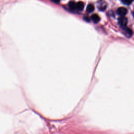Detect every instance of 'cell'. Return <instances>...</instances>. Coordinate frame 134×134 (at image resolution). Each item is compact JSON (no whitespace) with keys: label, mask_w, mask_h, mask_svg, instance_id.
I'll list each match as a JSON object with an SVG mask.
<instances>
[{"label":"cell","mask_w":134,"mask_h":134,"mask_svg":"<svg viewBox=\"0 0 134 134\" xmlns=\"http://www.w3.org/2000/svg\"><path fill=\"white\" fill-rule=\"evenodd\" d=\"M68 6H69L70 9H72V10H74V9H76L77 3H75L74 2H70L69 4H68Z\"/></svg>","instance_id":"obj_8"},{"label":"cell","mask_w":134,"mask_h":134,"mask_svg":"<svg viewBox=\"0 0 134 134\" xmlns=\"http://www.w3.org/2000/svg\"><path fill=\"white\" fill-rule=\"evenodd\" d=\"M118 22L119 25L123 28L124 27H126L127 24L128 23V19L125 16H121L118 18Z\"/></svg>","instance_id":"obj_1"},{"label":"cell","mask_w":134,"mask_h":134,"mask_svg":"<svg viewBox=\"0 0 134 134\" xmlns=\"http://www.w3.org/2000/svg\"><path fill=\"white\" fill-rule=\"evenodd\" d=\"M84 3L82 2H79L77 3V6H76V9L78 10L79 11H81L84 9Z\"/></svg>","instance_id":"obj_4"},{"label":"cell","mask_w":134,"mask_h":134,"mask_svg":"<svg viewBox=\"0 0 134 134\" xmlns=\"http://www.w3.org/2000/svg\"><path fill=\"white\" fill-rule=\"evenodd\" d=\"M123 30L124 31V34L125 35L128 37H130L132 35V31L130 30V28H129L127 27H123Z\"/></svg>","instance_id":"obj_3"},{"label":"cell","mask_w":134,"mask_h":134,"mask_svg":"<svg viewBox=\"0 0 134 134\" xmlns=\"http://www.w3.org/2000/svg\"><path fill=\"white\" fill-rule=\"evenodd\" d=\"M94 10V6L93 4H90L87 5L86 8V11L89 12V13H91V12H93Z\"/></svg>","instance_id":"obj_7"},{"label":"cell","mask_w":134,"mask_h":134,"mask_svg":"<svg viewBox=\"0 0 134 134\" xmlns=\"http://www.w3.org/2000/svg\"><path fill=\"white\" fill-rule=\"evenodd\" d=\"M133 15H134V11L133 12Z\"/></svg>","instance_id":"obj_10"},{"label":"cell","mask_w":134,"mask_h":134,"mask_svg":"<svg viewBox=\"0 0 134 134\" xmlns=\"http://www.w3.org/2000/svg\"><path fill=\"white\" fill-rule=\"evenodd\" d=\"M99 10L102 11H103L105 10V9L107 7V5L105 2H99Z\"/></svg>","instance_id":"obj_5"},{"label":"cell","mask_w":134,"mask_h":134,"mask_svg":"<svg viewBox=\"0 0 134 134\" xmlns=\"http://www.w3.org/2000/svg\"><path fill=\"white\" fill-rule=\"evenodd\" d=\"M121 2L125 5H130L131 3H132V1H121Z\"/></svg>","instance_id":"obj_9"},{"label":"cell","mask_w":134,"mask_h":134,"mask_svg":"<svg viewBox=\"0 0 134 134\" xmlns=\"http://www.w3.org/2000/svg\"><path fill=\"white\" fill-rule=\"evenodd\" d=\"M127 9L125 8H123V7H121L117 9V14L118 15L121 16H124L125 15H126L127 13Z\"/></svg>","instance_id":"obj_2"},{"label":"cell","mask_w":134,"mask_h":134,"mask_svg":"<svg viewBox=\"0 0 134 134\" xmlns=\"http://www.w3.org/2000/svg\"><path fill=\"white\" fill-rule=\"evenodd\" d=\"M91 18L92 19V21H93V22L97 23L99 22V21H100V17L99 16L97 15V14H93L91 16Z\"/></svg>","instance_id":"obj_6"}]
</instances>
